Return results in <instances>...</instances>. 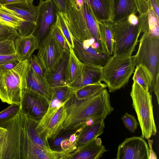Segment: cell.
Segmentation results:
<instances>
[{"label": "cell", "instance_id": "obj_1", "mask_svg": "<svg viewBox=\"0 0 159 159\" xmlns=\"http://www.w3.org/2000/svg\"><path fill=\"white\" fill-rule=\"evenodd\" d=\"M64 105L66 117L62 130H80L94 121L105 120L114 110L106 88L93 96L83 99H77L73 91Z\"/></svg>", "mask_w": 159, "mask_h": 159}, {"label": "cell", "instance_id": "obj_2", "mask_svg": "<svg viewBox=\"0 0 159 159\" xmlns=\"http://www.w3.org/2000/svg\"><path fill=\"white\" fill-rule=\"evenodd\" d=\"M64 17L74 39L90 41L102 48L98 23L87 0H67V13Z\"/></svg>", "mask_w": 159, "mask_h": 159}, {"label": "cell", "instance_id": "obj_3", "mask_svg": "<svg viewBox=\"0 0 159 159\" xmlns=\"http://www.w3.org/2000/svg\"><path fill=\"white\" fill-rule=\"evenodd\" d=\"M28 59L10 69L0 68V99L9 104H20L27 88Z\"/></svg>", "mask_w": 159, "mask_h": 159}, {"label": "cell", "instance_id": "obj_4", "mask_svg": "<svg viewBox=\"0 0 159 159\" xmlns=\"http://www.w3.org/2000/svg\"><path fill=\"white\" fill-rule=\"evenodd\" d=\"M136 66L135 56L118 57L112 55L102 67V81L113 92L129 82Z\"/></svg>", "mask_w": 159, "mask_h": 159}, {"label": "cell", "instance_id": "obj_5", "mask_svg": "<svg viewBox=\"0 0 159 159\" xmlns=\"http://www.w3.org/2000/svg\"><path fill=\"white\" fill-rule=\"evenodd\" d=\"M132 106L137 114L142 131V137L149 139L157 133L150 92L134 81L130 93Z\"/></svg>", "mask_w": 159, "mask_h": 159}, {"label": "cell", "instance_id": "obj_6", "mask_svg": "<svg viewBox=\"0 0 159 159\" xmlns=\"http://www.w3.org/2000/svg\"><path fill=\"white\" fill-rule=\"evenodd\" d=\"M138 50L135 55L136 66L141 64L150 72L153 78L151 92L159 83V37H153L148 32L143 33Z\"/></svg>", "mask_w": 159, "mask_h": 159}, {"label": "cell", "instance_id": "obj_7", "mask_svg": "<svg viewBox=\"0 0 159 159\" xmlns=\"http://www.w3.org/2000/svg\"><path fill=\"white\" fill-rule=\"evenodd\" d=\"M141 33L139 23L133 25L126 19L116 23L114 32L113 55L118 57L132 56Z\"/></svg>", "mask_w": 159, "mask_h": 159}, {"label": "cell", "instance_id": "obj_8", "mask_svg": "<svg viewBox=\"0 0 159 159\" xmlns=\"http://www.w3.org/2000/svg\"><path fill=\"white\" fill-rule=\"evenodd\" d=\"M58 9L51 0H39L33 34L37 40L38 49L56 26Z\"/></svg>", "mask_w": 159, "mask_h": 159}, {"label": "cell", "instance_id": "obj_9", "mask_svg": "<svg viewBox=\"0 0 159 159\" xmlns=\"http://www.w3.org/2000/svg\"><path fill=\"white\" fill-rule=\"evenodd\" d=\"M22 111L20 110L7 120L0 122V127L7 130L6 140L2 151L0 159H20V138Z\"/></svg>", "mask_w": 159, "mask_h": 159}, {"label": "cell", "instance_id": "obj_10", "mask_svg": "<svg viewBox=\"0 0 159 159\" xmlns=\"http://www.w3.org/2000/svg\"><path fill=\"white\" fill-rule=\"evenodd\" d=\"M65 102L58 107L53 106L51 103L47 111L38 123L37 129L48 141L54 139L63 129L66 117Z\"/></svg>", "mask_w": 159, "mask_h": 159}, {"label": "cell", "instance_id": "obj_11", "mask_svg": "<svg viewBox=\"0 0 159 159\" xmlns=\"http://www.w3.org/2000/svg\"><path fill=\"white\" fill-rule=\"evenodd\" d=\"M52 32L39 47L37 54L46 72L54 70L65 50L57 42Z\"/></svg>", "mask_w": 159, "mask_h": 159}, {"label": "cell", "instance_id": "obj_12", "mask_svg": "<svg viewBox=\"0 0 159 159\" xmlns=\"http://www.w3.org/2000/svg\"><path fill=\"white\" fill-rule=\"evenodd\" d=\"M51 103L44 97L26 89L21 99L20 110L24 114L40 121Z\"/></svg>", "mask_w": 159, "mask_h": 159}, {"label": "cell", "instance_id": "obj_13", "mask_svg": "<svg viewBox=\"0 0 159 159\" xmlns=\"http://www.w3.org/2000/svg\"><path fill=\"white\" fill-rule=\"evenodd\" d=\"M148 144L141 137L128 138L118 146L116 159H149Z\"/></svg>", "mask_w": 159, "mask_h": 159}, {"label": "cell", "instance_id": "obj_14", "mask_svg": "<svg viewBox=\"0 0 159 159\" xmlns=\"http://www.w3.org/2000/svg\"><path fill=\"white\" fill-rule=\"evenodd\" d=\"M25 22L16 30L19 36L25 37L33 34L37 13V6L28 2L16 3L5 6Z\"/></svg>", "mask_w": 159, "mask_h": 159}, {"label": "cell", "instance_id": "obj_15", "mask_svg": "<svg viewBox=\"0 0 159 159\" xmlns=\"http://www.w3.org/2000/svg\"><path fill=\"white\" fill-rule=\"evenodd\" d=\"M74 47L72 48L77 58L84 64H91L103 66L109 56L91 46L84 45L81 41L73 38Z\"/></svg>", "mask_w": 159, "mask_h": 159}, {"label": "cell", "instance_id": "obj_16", "mask_svg": "<svg viewBox=\"0 0 159 159\" xmlns=\"http://www.w3.org/2000/svg\"><path fill=\"white\" fill-rule=\"evenodd\" d=\"M107 151L102 145L101 139L97 137L77 147L73 152L65 154L63 159H98Z\"/></svg>", "mask_w": 159, "mask_h": 159}, {"label": "cell", "instance_id": "obj_17", "mask_svg": "<svg viewBox=\"0 0 159 159\" xmlns=\"http://www.w3.org/2000/svg\"><path fill=\"white\" fill-rule=\"evenodd\" d=\"M102 67L101 65L84 64L80 75L73 82L67 85L75 90L87 85L102 81Z\"/></svg>", "mask_w": 159, "mask_h": 159}, {"label": "cell", "instance_id": "obj_18", "mask_svg": "<svg viewBox=\"0 0 159 159\" xmlns=\"http://www.w3.org/2000/svg\"><path fill=\"white\" fill-rule=\"evenodd\" d=\"M26 81L27 89L44 97L51 103L52 102L53 88L44 77L37 75L34 71L29 64Z\"/></svg>", "mask_w": 159, "mask_h": 159}, {"label": "cell", "instance_id": "obj_19", "mask_svg": "<svg viewBox=\"0 0 159 159\" xmlns=\"http://www.w3.org/2000/svg\"><path fill=\"white\" fill-rule=\"evenodd\" d=\"M69 52L70 51L65 50L54 70L45 72L44 77L52 88L67 85L66 70Z\"/></svg>", "mask_w": 159, "mask_h": 159}, {"label": "cell", "instance_id": "obj_20", "mask_svg": "<svg viewBox=\"0 0 159 159\" xmlns=\"http://www.w3.org/2000/svg\"><path fill=\"white\" fill-rule=\"evenodd\" d=\"M22 112V127L27 136L39 147L49 152L53 151L50 148L47 139L44 136L39 134L36 129L39 121L34 120Z\"/></svg>", "mask_w": 159, "mask_h": 159}, {"label": "cell", "instance_id": "obj_21", "mask_svg": "<svg viewBox=\"0 0 159 159\" xmlns=\"http://www.w3.org/2000/svg\"><path fill=\"white\" fill-rule=\"evenodd\" d=\"M147 4L146 11L138 16L141 32H148L152 36L159 37V17L147 2Z\"/></svg>", "mask_w": 159, "mask_h": 159}, {"label": "cell", "instance_id": "obj_22", "mask_svg": "<svg viewBox=\"0 0 159 159\" xmlns=\"http://www.w3.org/2000/svg\"><path fill=\"white\" fill-rule=\"evenodd\" d=\"M99 37L104 53L111 56L114 51V35L116 24L112 21L98 22Z\"/></svg>", "mask_w": 159, "mask_h": 159}, {"label": "cell", "instance_id": "obj_23", "mask_svg": "<svg viewBox=\"0 0 159 159\" xmlns=\"http://www.w3.org/2000/svg\"><path fill=\"white\" fill-rule=\"evenodd\" d=\"M104 120L94 121L81 128L77 134V147L85 144L101 135L105 128Z\"/></svg>", "mask_w": 159, "mask_h": 159}, {"label": "cell", "instance_id": "obj_24", "mask_svg": "<svg viewBox=\"0 0 159 159\" xmlns=\"http://www.w3.org/2000/svg\"><path fill=\"white\" fill-rule=\"evenodd\" d=\"M14 42L16 54L20 61L28 59L38 49L36 38L32 34L25 37L19 36Z\"/></svg>", "mask_w": 159, "mask_h": 159}, {"label": "cell", "instance_id": "obj_25", "mask_svg": "<svg viewBox=\"0 0 159 159\" xmlns=\"http://www.w3.org/2000/svg\"><path fill=\"white\" fill-rule=\"evenodd\" d=\"M97 22L113 21V0H87Z\"/></svg>", "mask_w": 159, "mask_h": 159}, {"label": "cell", "instance_id": "obj_26", "mask_svg": "<svg viewBox=\"0 0 159 159\" xmlns=\"http://www.w3.org/2000/svg\"><path fill=\"white\" fill-rule=\"evenodd\" d=\"M113 21L118 23L126 19L131 14L138 12L134 0H113Z\"/></svg>", "mask_w": 159, "mask_h": 159}, {"label": "cell", "instance_id": "obj_27", "mask_svg": "<svg viewBox=\"0 0 159 159\" xmlns=\"http://www.w3.org/2000/svg\"><path fill=\"white\" fill-rule=\"evenodd\" d=\"M69 48V57L66 70L67 85L72 83L78 77L81 73L84 65L76 57L72 48Z\"/></svg>", "mask_w": 159, "mask_h": 159}, {"label": "cell", "instance_id": "obj_28", "mask_svg": "<svg viewBox=\"0 0 159 159\" xmlns=\"http://www.w3.org/2000/svg\"><path fill=\"white\" fill-rule=\"evenodd\" d=\"M132 79L145 90L150 92L152 88L153 78L150 72L143 65L136 66Z\"/></svg>", "mask_w": 159, "mask_h": 159}, {"label": "cell", "instance_id": "obj_29", "mask_svg": "<svg viewBox=\"0 0 159 159\" xmlns=\"http://www.w3.org/2000/svg\"><path fill=\"white\" fill-rule=\"evenodd\" d=\"M25 22L5 6L0 5V24L17 30Z\"/></svg>", "mask_w": 159, "mask_h": 159}, {"label": "cell", "instance_id": "obj_30", "mask_svg": "<svg viewBox=\"0 0 159 159\" xmlns=\"http://www.w3.org/2000/svg\"><path fill=\"white\" fill-rule=\"evenodd\" d=\"M107 87L105 83L100 82L85 85L76 90L73 89V93L77 99H83L94 96Z\"/></svg>", "mask_w": 159, "mask_h": 159}, {"label": "cell", "instance_id": "obj_31", "mask_svg": "<svg viewBox=\"0 0 159 159\" xmlns=\"http://www.w3.org/2000/svg\"><path fill=\"white\" fill-rule=\"evenodd\" d=\"M56 25L65 37L69 48H73V37L69 31L63 14L59 11L57 12Z\"/></svg>", "mask_w": 159, "mask_h": 159}, {"label": "cell", "instance_id": "obj_32", "mask_svg": "<svg viewBox=\"0 0 159 159\" xmlns=\"http://www.w3.org/2000/svg\"><path fill=\"white\" fill-rule=\"evenodd\" d=\"M80 130H62L53 139L48 140L50 148L53 151L61 152V144L65 139L69 138L71 135Z\"/></svg>", "mask_w": 159, "mask_h": 159}, {"label": "cell", "instance_id": "obj_33", "mask_svg": "<svg viewBox=\"0 0 159 159\" xmlns=\"http://www.w3.org/2000/svg\"><path fill=\"white\" fill-rule=\"evenodd\" d=\"M73 91V89L67 85L53 88L52 101L56 100L63 103L69 98Z\"/></svg>", "mask_w": 159, "mask_h": 159}, {"label": "cell", "instance_id": "obj_34", "mask_svg": "<svg viewBox=\"0 0 159 159\" xmlns=\"http://www.w3.org/2000/svg\"><path fill=\"white\" fill-rule=\"evenodd\" d=\"M19 35L16 29L0 24V43L7 40H14Z\"/></svg>", "mask_w": 159, "mask_h": 159}, {"label": "cell", "instance_id": "obj_35", "mask_svg": "<svg viewBox=\"0 0 159 159\" xmlns=\"http://www.w3.org/2000/svg\"><path fill=\"white\" fill-rule=\"evenodd\" d=\"M28 61L29 65L36 74L42 77H44L45 70L37 55H32L28 59Z\"/></svg>", "mask_w": 159, "mask_h": 159}, {"label": "cell", "instance_id": "obj_36", "mask_svg": "<svg viewBox=\"0 0 159 159\" xmlns=\"http://www.w3.org/2000/svg\"><path fill=\"white\" fill-rule=\"evenodd\" d=\"M121 119L125 127L131 132L134 133L137 129L138 123L133 115L126 112Z\"/></svg>", "mask_w": 159, "mask_h": 159}, {"label": "cell", "instance_id": "obj_37", "mask_svg": "<svg viewBox=\"0 0 159 159\" xmlns=\"http://www.w3.org/2000/svg\"><path fill=\"white\" fill-rule=\"evenodd\" d=\"M20 109V104H14L0 112V122L7 120L16 113Z\"/></svg>", "mask_w": 159, "mask_h": 159}, {"label": "cell", "instance_id": "obj_38", "mask_svg": "<svg viewBox=\"0 0 159 159\" xmlns=\"http://www.w3.org/2000/svg\"><path fill=\"white\" fill-rule=\"evenodd\" d=\"M16 54L14 41L7 40L0 43V55Z\"/></svg>", "mask_w": 159, "mask_h": 159}, {"label": "cell", "instance_id": "obj_39", "mask_svg": "<svg viewBox=\"0 0 159 159\" xmlns=\"http://www.w3.org/2000/svg\"><path fill=\"white\" fill-rule=\"evenodd\" d=\"M52 34L58 43L65 50L70 51L66 40L59 29L56 25Z\"/></svg>", "mask_w": 159, "mask_h": 159}, {"label": "cell", "instance_id": "obj_40", "mask_svg": "<svg viewBox=\"0 0 159 159\" xmlns=\"http://www.w3.org/2000/svg\"><path fill=\"white\" fill-rule=\"evenodd\" d=\"M20 61L16 54L9 55H0V66L5 64Z\"/></svg>", "mask_w": 159, "mask_h": 159}, {"label": "cell", "instance_id": "obj_41", "mask_svg": "<svg viewBox=\"0 0 159 159\" xmlns=\"http://www.w3.org/2000/svg\"><path fill=\"white\" fill-rule=\"evenodd\" d=\"M64 16L67 13V0H51Z\"/></svg>", "mask_w": 159, "mask_h": 159}, {"label": "cell", "instance_id": "obj_42", "mask_svg": "<svg viewBox=\"0 0 159 159\" xmlns=\"http://www.w3.org/2000/svg\"><path fill=\"white\" fill-rule=\"evenodd\" d=\"M7 134V129L4 127H0V159L2 151L6 140Z\"/></svg>", "mask_w": 159, "mask_h": 159}, {"label": "cell", "instance_id": "obj_43", "mask_svg": "<svg viewBox=\"0 0 159 159\" xmlns=\"http://www.w3.org/2000/svg\"><path fill=\"white\" fill-rule=\"evenodd\" d=\"M154 11L159 17V0H146Z\"/></svg>", "mask_w": 159, "mask_h": 159}, {"label": "cell", "instance_id": "obj_44", "mask_svg": "<svg viewBox=\"0 0 159 159\" xmlns=\"http://www.w3.org/2000/svg\"><path fill=\"white\" fill-rule=\"evenodd\" d=\"M27 2V0H0V5L5 6L16 3H25Z\"/></svg>", "mask_w": 159, "mask_h": 159}, {"label": "cell", "instance_id": "obj_45", "mask_svg": "<svg viewBox=\"0 0 159 159\" xmlns=\"http://www.w3.org/2000/svg\"><path fill=\"white\" fill-rule=\"evenodd\" d=\"M147 139L149 145V159H157V155L152 149V146L153 143V140L149 139Z\"/></svg>", "mask_w": 159, "mask_h": 159}, {"label": "cell", "instance_id": "obj_46", "mask_svg": "<svg viewBox=\"0 0 159 159\" xmlns=\"http://www.w3.org/2000/svg\"><path fill=\"white\" fill-rule=\"evenodd\" d=\"M128 21L132 24L137 25L139 23L138 16L136 14H132L130 15L127 19Z\"/></svg>", "mask_w": 159, "mask_h": 159}, {"label": "cell", "instance_id": "obj_47", "mask_svg": "<svg viewBox=\"0 0 159 159\" xmlns=\"http://www.w3.org/2000/svg\"><path fill=\"white\" fill-rule=\"evenodd\" d=\"M28 2L30 4H32L34 0H27Z\"/></svg>", "mask_w": 159, "mask_h": 159}]
</instances>
